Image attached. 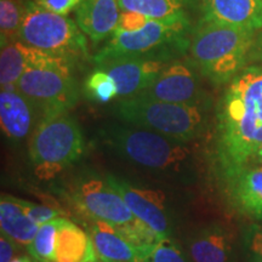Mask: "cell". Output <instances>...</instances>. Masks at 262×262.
<instances>
[{
	"instance_id": "obj_1",
	"label": "cell",
	"mask_w": 262,
	"mask_h": 262,
	"mask_svg": "<svg viewBox=\"0 0 262 262\" xmlns=\"http://www.w3.org/2000/svg\"><path fill=\"white\" fill-rule=\"evenodd\" d=\"M262 146V67L248 66L226 84L216 106L214 166L224 185Z\"/></svg>"
},
{
	"instance_id": "obj_2",
	"label": "cell",
	"mask_w": 262,
	"mask_h": 262,
	"mask_svg": "<svg viewBox=\"0 0 262 262\" xmlns=\"http://www.w3.org/2000/svg\"><path fill=\"white\" fill-rule=\"evenodd\" d=\"M262 50L260 32L201 18L191 37V60L214 85H226Z\"/></svg>"
},
{
	"instance_id": "obj_3",
	"label": "cell",
	"mask_w": 262,
	"mask_h": 262,
	"mask_svg": "<svg viewBox=\"0 0 262 262\" xmlns=\"http://www.w3.org/2000/svg\"><path fill=\"white\" fill-rule=\"evenodd\" d=\"M28 68L18 80L16 90L37 110L39 118L68 112L79 98L72 74L73 61L25 45Z\"/></svg>"
},
{
	"instance_id": "obj_4",
	"label": "cell",
	"mask_w": 262,
	"mask_h": 262,
	"mask_svg": "<svg viewBox=\"0 0 262 262\" xmlns=\"http://www.w3.org/2000/svg\"><path fill=\"white\" fill-rule=\"evenodd\" d=\"M192 24H168L150 19L140 31H116L94 56L95 64L120 57L146 58L169 63L189 50Z\"/></svg>"
},
{
	"instance_id": "obj_5",
	"label": "cell",
	"mask_w": 262,
	"mask_h": 262,
	"mask_svg": "<svg viewBox=\"0 0 262 262\" xmlns=\"http://www.w3.org/2000/svg\"><path fill=\"white\" fill-rule=\"evenodd\" d=\"M100 137L118 156L143 168L180 170L191 159L187 143L131 124L103 126Z\"/></svg>"
},
{
	"instance_id": "obj_6",
	"label": "cell",
	"mask_w": 262,
	"mask_h": 262,
	"mask_svg": "<svg viewBox=\"0 0 262 262\" xmlns=\"http://www.w3.org/2000/svg\"><path fill=\"white\" fill-rule=\"evenodd\" d=\"M114 111L126 124L188 143L204 133L208 108L135 96L118 101Z\"/></svg>"
},
{
	"instance_id": "obj_7",
	"label": "cell",
	"mask_w": 262,
	"mask_h": 262,
	"mask_svg": "<svg viewBox=\"0 0 262 262\" xmlns=\"http://www.w3.org/2000/svg\"><path fill=\"white\" fill-rule=\"evenodd\" d=\"M84 137L68 112L42 117L29 141V158L39 179L49 180L83 156Z\"/></svg>"
},
{
	"instance_id": "obj_8",
	"label": "cell",
	"mask_w": 262,
	"mask_h": 262,
	"mask_svg": "<svg viewBox=\"0 0 262 262\" xmlns=\"http://www.w3.org/2000/svg\"><path fill=\"white\" fill-rule=\"evenodd\" d=\"M29 48L73 61L88 54V42L77 22L42 9L33 0L24 2L18 39Z\"/></svg>"
},
{
	"instance_id": "obj_9",
	"label": "cell",
	"mask_w": 262,
	"mask_h": 262,
	"mask_svg": "<svg viewBox=\"0 0 262 262\" xmlns=\"http://www.w3.org/2000/svg\"><path fill=\"white\" fill-rule=\"evenodd\" d=\"M34 262H97L90 235L64 217L41 225L27 248Z\"/></svg>"
},
{
	"instance_id": "obj_10",
	"label": "cell",
	"mask_w": 262,
	"mask_h": 262,
	"mask_svg": "<svg viewBox=\"0 0 262 262\" xmlns=\"http://www.w3.org/2000/svg\"><path fill=\"white\" fill-rule=\"evenodd\" d=\"M72 199L74 205L84 215L89 216L90 220L107 222L116 228L140 221L107 179L91 176L79 180L72 192Z\"/></svg>"
},
{
	"instance_id": "obj_11",
	"label": "cell",
	"mask_w": 262,
	"mask_h": 262,
	"mask_svg": "<svg viewBox=\"0 0 262 262\" xmlns=\"http://www.w3.org/2000/svg\"><path fill=\"white\" fill-rule=\"evenodd\" d=\"M199 73L192 60L169 62L155 81L137 96L209 108V96L202 86Z\"/></svg>"
},
{
	"instance_id": "obj_12",
	"label": "cell",
	"mask_w": 262,
	"mask_h": 262,
	"mask_svg": "<svg viewBox=\"0 0 262 262\" xmlns=\"http://www.w3.org/2000/svg\"><path fill=\"white\" fill-rule=\"evenodd\" d=\"M108 182L122 195L133 214L152 228L160 238L170 237L172 222L162 192L131 185L125 180L108 175Z\"/></svg>"
},
{
	"instance_id": "obj_13",
	"label": "cell",
	"mask_w": 262,
	"mask_h": 262,
	"mask_svg": "<svg viewBox=\"0 0 262 262\" xmlns=\"http://www.w3.org/2000/svg\"><path fill=\"white\" fill-rule=\"evenodd\" d=\"M166 64L163 61L120 57L97 63L96 68L106 71L113 78L118 88V97L123 100L145 91Z\"/></svg>"
},
{
	"instance_id": "obj_14",
	"label": "cell",
	"mask_w": 262,
	"mask_h": 262,
	"mask_svg": "<svg viewBox=\"0 0 262 262\" xmlns=\"http://www.w3.org/2000/svg\"><path fill=\"white\" fill-rule=\"evenodd\" d=\"M202 18L232 27L260 32L262 0H201Z\"/></svg>"
},
{
	"instance_id": "obj_15",
	"label": "cell",
	"mask_w": 262,
	"mask_h": 262,
	"mask_svg": "<svg viewBox=\"0 0 262 262\" xmlns=\"http://www.w3.org/2000/svg\"><path fill=\"white\" fill-rule=\"evenodd\" d=\"M122 9L119 0H83L75 9V22L94 42L112 37Z\"/></svg>"
},
{
	"instance_id": "obj_16",
	"label": "cell",
	"mask_w": 262,
	"mask_h": 262,
	"mask_svg": "<svg viewBox=\"0 0 262 262\" xmlns=\"http://www.w3.org/2000/svg\"><path fill=\"white\" fill-rule=\"evenodd\" d=\"M229 204L241 215L262 220V165L248 166L225 185Z\"/></svg>"
},
{
	"instance_id": "obj_17",
	"label": "cell",
	"mask_w": 262,
	"mask_h": 262,
	"mask_svg": "<svg viewBox=\"0 0 262 262\" xmlns=\"http://www.w3.org/2000/svg\"><path fill=\"white\" fill-rule=\"evenodd\" d=\"M35 116H39L37 110L21 93L17 90H2L0 124L3 134L9 140L26 139L31 134Z\"/></svg>"
},
{
	"instance_id": "obj_18",
	"label": "cell",
	"mask_w": 262,
	"mask_h": 262,
	"mask_svg": "<svg viewBox=\"0 0 262 262\" xmlns=\"http://www.w3.org/2000/svg\"><path fill=\"white\" fill-rule=\"evenodd\" d=\"M88 233L93 241L97 258L103 262H141L139 251L114 226L90 220Z\"/></svg>"
},
{
	"instance_id": "obj_19",
	"label": "cell",
	"mask_w": 262,
	"mask_h": 262,
	"mask_svg": "<svg viewBox=\"0 0 262 262\" xmlns=\"http://www.w3.org/2000/svg\"><path fill=\"white\" fill-rule=\"evenodd\" d=\"M188 253L193 262H232V234L220 225L206 226L189 239Z\"/></svg>"
},
{
	"instance_id": "obj_20",
	"label": "cell",
	"mask_w": 262,
	"mask_h": 262,
	"mask_svg": "<svg viewBox=\"0 0 262 262\" xmlns=\"http://www.w3.org/2000/svg\"><path fill=\"white\" fill-rule=\"evenodd\" d=\"M122 10L136 11L146 17L168 24H192L193 11L201 0H119Z\"/></svg>"
},
{
	"instance_id": "obj_21",
	"label": "cell",
	"mask_w": 262,
	"mask_h": 262,
	"mask_svg": "<svg viewBox=\"0 0 262 262\" xmlns=\"http://www.w3.org/2000/svg\"><path fill=\"white\" fill-rule=\"evenodd\" d=\"M40 226L35 224L26 211L22 199L3 194L0 199V228L2 234L22 247H29Z\"/></svg>"
},
{
	"instance_id": "obj_22",
	"label": "cell",
	"mask_w": 262,
	"mask_h": 262,
	"mask_svg": "<svg viewBox=\"0 0 262 262\" xmlns=\"http://www.w3.org/2000/svg\"><path fill=\"white\" fill-rule=\"evenodd\" d=\"M25 44L19 40L2 47L0 55V85L2 90H16L18 80L28 68Z\"/></svg>"
},
{
	"instance_id": "obj_23",
	"label": "cell",
	"mask_w": 262,
	"mask_h": 262,
	"mask_svg": "<svg viewBox=\"0 0 262 262\" xmlns=\"http://www.w3.org/2000/svg\"><path fill=\"white\" fill-rule=\"evenodd\" d=\"M22 15H24V2L21 0H0L2 47L18 39Z\"/></svg>"
},
{
	"instance_id": "obj_24",
	"label": "cell",
	"mask_w": 262,
	"mask_h": 262,
	"mask_svg": "<svg viewBox=\"0 0 262 262\" xmlns=\"http://www.w3.org/2000/svg\"><path fill=\"white\" fill-rule=\"evenodd\" d=\"M85 93L90 100L106 103L118 97V88L106 71L96 68L85 80Z\"/></svg>"
},
{
	"instance_id": "obj_25",
	"label": "cell",
	"mask_w": 262,
	"mask_h": 262,
	"mask_svg": "<svg viewBox=\"0 0 262 262\" xmlns=\"http://www.w3.org/2000/svg\"><path fill=\"white\" fill-rule=\"evenodd\" d=\"M142 262H188V258L171 238L163 237Z\"/></svg>"
},
{
	"instance_id": "obj_26",
	"label": "cell",
	"mask_w": 262,
	"mask_h": 262,
	"mask_svg": "<svg viewBox=\"0 0 262 262\" xmlns=\"http://www.w3.org/2000/svg\"><path fill=\"white\" fill-rule=\"evenodd\" d=\"M244 245L249 262H262V225H250L245 232Z\"/></svg>"
},
{
	"instance_id": "obj_27",
	"label": "cell",
	"mask_w": 262,
	"mask_h": 262,
	"mask_svg": "<svg viewBox=\"0 0 262 262\" xmlns=\"http://www.w3.org/2000/svg\"><path fill=\"white\" fill-rule=\"evenodd\" d=\"M22 204H24L29 217L39 226L47 224L49 221L55 220L57 217H61L60 211L57 209L51 208V206L44 204H35V203L24 201V199H22Z\"/></svg>"
},
{
	"instance_id": "obj_28",
	"label": "cell",
	"mask_w": 262,
	"mask_h": 262,
	"mask_svg": "<svg viewBox=\"0 0 262 262\" xmlns=\"http://www.w3.org/2000/svg\"><path fill=\"white\" fill-rule=\"evenodd\" d=\"M148 21L149 18L146 17L145 15L140 14V12L122 10V14H120L116 31H122V32L140 31L141 28L145 27Z\"/></svg>"
},
{
	"instance_id": "obj_29",
	"label": "cell",
	"mask_w": 262,
	"mask_h": 262,
	"mask_svg": "<svg viewBox=\"0 0 262 262\" xmlns=\"http://www.w3.org/2000/svg\"><path fill=\"white\" fill-rule=\"evenodd\" d=\"M35 4L57 15H68L81 4L83 0H33Z\"/></svg>"
},
{
	"instance_id": "obj_30",
	"label": "cell",
	"mask_w": 262,
	"mask_h": 262,
	"mask_svg": "<svg viewBox=\"0 0 262 262\" xmlns=\"http://www.w3.org/2000/svg\"><path fill=\"white\" fill-rule=\"evenodd\" d=\"M17 243H15L12 239L6 235L2 234L0 237V262H11L16 257L17 251Z\"/></svg>"
},
{
	"instance_id": "obj_31",
	"label": "cell",
	"mask_w": 262,
	"mask_h": 262,
	"mask_svg": "<svg viewBox=\"0 0 262 262\" xmlns=\"http://www.w3.org/2000/svg\"><path fill=\"white\" fill-rule=\"evenodd\" d=\"M255 165H262V146L256 150V152H255V155L250 160V164H249V166H255Z\"/></svg>"
},
{
	"instance_id": "obj_32",
	"label": "cell",
	"mask_w": 262,
	"mask_h": 262,
	"mask_svg": "<svg viewBox=\"0 0 262 262\" xmlns=\"http://www.w3.org/2000/svg\"><path fill=\"white\" fill-rule=\"evenodd\" d=\"M11 262H34L32 256H27V255H19V256H16Z\"/></svg>"
},
{
	"instance_id": "obj_33",
	"label": "cell",
	"mask_w": 262,
	"mask_h": 262,
	"mask_svg": "<svg viewBox=\"0 0 262 262\" xmlns=\"http://www.w3.org/2000/svg\"><path fill=\"white\" fill-rule=\"evenodd\" d=\"M258 58H260V60L262 61V50H261V52H260V55H258Z\"/></svg>"
},
{
	"instance_id": "obj_34",
	"label": "cell",
	"mask_w": 262,
	"mask_h": 262,
	"mask_svg": "<svg viewBox=\"0 0 262 262\" xmlns=\"http://www.w3.org/2000/svg\"><path fill=\"white\" fill-rule=\"evenodd\" d=\"M97 262H103V261H100V260H97Z\"/></svg>"
}]
</instances>
